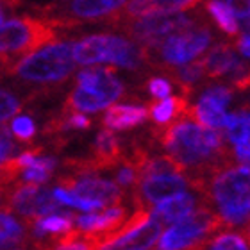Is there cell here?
<instances>
[{
	"mask_svg": "<svg viewBox=\"0 0 250 250\" xmlns=\"http://www.w3.org/2000/svg\"><path fill=\"white\" fill-rule=\"evenodd\" d=\"M152 134L170 156L186 170H191L189 179L204 181L214 170L232 165L230 150L224 145L222 134L193 120L189 111L167 127L152 129Z\"/></svg>",
	"mask_w": 250,
	"mask_h": 250,
	"instance_id": "1",
	"label": "cell"
},
{
	"mask_svg": "<svg viewBox=\"0 0 250 250\" xmlns=\"http://www.w3.org/2000/svg\"><path fill=\"white\" fill-rule=\"evenodd\" d=\"M189 186L202 193L208 204L218 208L225 227H238L250 220V167L247 165L222 167Z\"/></svg>",
	"mask_w": 250,
	"mask_h": 250,
	"instance_id": "2",
	"label": "cell"
},
{
	"mask_svg": "<svg viewBox=\"0 0 250 250\" xmlns=\"http://www.w3.org/2000/svg\"><path fill=\"white\" fill-rule=\"evenodd\" d=\"M75 70L73 43H52L38 52L13 61L7 73L36 84H58L66 81Z\"/></svg>",
	"mask_w": 250,
	"mask_h": 250,
	"instance_id": "3",
	"label": "cell"
},
{
	"mask_svg": "<svg viewBox=\"0 0 250 250\" xmlns=\"http://www.w3.org/2000/svg\"><path fill=\"white\" fill-rule=\"evenodd\" d=\"M211 40L213 36H211L209 25L198 20L195 25L168 36L156 47H143L145 62H150L161 70L179 66L198 58L209 47Z\"/></svg>",
	"mask_w": 250,
	"mask_h": 250,
	"instance_id": "4",
	"label": "cell"
},
{
	"mask_svg": "<svg viewBox=\"0 0 250 250\" xmlns=\"http://www.w3.org/2000/svg\"><path fill=\"white\" fill-rule=\"evenodd\" d=\"M73 59L79 64H99V62H113L118 66L136 68L145 62L143 47H138L129 40L111 34H95L73 43Z\"/></svg>",
	"mask_w": 250,
	"mask_h": 250,
	"instance_id": "5",
	"label": "cell"
},
{
	"mask_svg": "<svg viewBox=\"0 0 250 250\" xmlns=\"http://www.w3.org/2000/svg\"><path fill=\"white\" fill-rule=\"evenodd\" d=\"M225 224L220 213H214L208 202L193 209L183 220H179L165 230L157 240V249H202L208 243L209 236L224 229Z\"/></svg>",
	"mask_w": 250,
	"mask_h": 250,
	"instance_id": "6",
	"label": "cell"
},
{
	"mask_svg": "<svg viewBox=\"0 0 250 250\" xmlns=\"http://www.w3.org/2000/svg\"><path fill=\"white\" fill-rule=\"evenodd\" d=\"M56 40L58 31L50 20L15 18L0 23V54L13 59L29 56Z\"/></svg>",
	"mask_w": 250,
	"mask_h": 250,
	"instance_id": "7",
	"label": "cell"
},
{
	"mask_svg": "<svg viewBox=\"0 0 250 250\" xmlns=\"http://www.w3.org/2000/svg\"><path fill=\"white\" fill-rule=\"evenodd\" d=\"M197 21V18L170 13V15H148L120 20L115 25L120 27L125 34H129L141 47H156L161 42H165L168 36L195 25Z\"/></svg>",
	"mask_w": 250,
	"mask_h": 250,
	"instance_id": "8",
	"label": "cell"
},
{
	"mask_svg": "<svg viewBox=\"0 0 250 250\" xmlns=\"http://www.w3.org/2000/svg\"><path fill=\"white\" fill-rule=\"evenodd\" d=\"M9 209L20 214L27 224V229L45 214L61 211L59 200L54 197L52 191L42 188L38 183H27V181L25 184H15L11 191Z\"/></svg>",
	"mask_w": 250,
	"mask_h": 250,
	"instance_id": "9",
	"label": "cell"
},
{
	"mask_svg": "<svg viewBox=\"0 0 250 250\" xmlns=\"http://www.w3.org/2000/svg\"><path fill=\"white\" fill-rule=\"evenodd\" d=\"M58 184L79 193L84 198L104 204V208L120 206L122 198H124L122 188L118 184L104 181V179L97 177L95 173H64L62 177H59Z\"/></svg>",
	"mask_w": 250,
	"mask_h": 250,
	"instance_id": "10",
	"label": "cell"
},
{
	"mask_svg": "<svg viewBox=\"0 0 250 250\" xmlns=\"http://www.w3.org/2000/svg\"><path fill=\"white\" fill-rule=\"evenodd\" d=\"M189 179L183 173H167V175H154V177L141 179L134 188V204L136 208H145L152 204H159L167 198L186 191Z\"/></svg>",
	"mask_w": 250,
	"mask_h": 250,
	"instance_id": "11",
	"label": "cell"
},
{
	"mask_svg": "<svg viewBox=\"0 0 250 250\" xmlns=\"http://www.w3.org/2000/svg\"><path fill=\"white\" fill-rule=\"evenodd\" d=\"M200 2L202 0H129L118 13L109 16V23L148 15H170V13L188 11Z\"/></svg>",
	"mask_w": 250,
	"mask_h": 250,
	"instance_id": "12",
	"label": "cell"
},
{
	"mask_svg": "<svg viewBox=\"0 0 250 250\" xmlns=\"http://www.w3.org/2000/svg\"><path fill=\"white\" fill-rule=\"evenodd\" d=\"M129 0H72L66 7V16H62L56 25H75L79 21H95L104 16H111L127 4Z\"/></svg>",
	"mask_w": 250,
	"mask_h": 250,
	"instance_id": "13",
	"label": "cell"
},
{
	"mask_svg": "<svg viewBox=\"0 0 250 250\" xmlns=\"http://www.w3.org/2000/svg\"><path fill=\"white\" fill-rule=\"evenodd\" d=\"M115 73V68H89V70L79 72L77 84L84 88L95 89L107 97L111 102H115L124 95V86Z\"/></svg>",
	"mask_w": 250,
	"mask_h": 250,
	"instance_id": "14",
	"label": "cell"
},
{
	"mask_svg": "<svg viewBox=\"0 0 250 250\" xmlns=\"http://www.w3.org/2000/svg\"><path fill=\"white\" fill-rule=\"evenodd\" d=\"M197 198L189 193H181L172 198H167L156 206L152 216L159 220L163 225H173L175 222L183 220L186 214H189L193 209H197Z\"/></svg>",
	"mask_w": 250,
	"mask_h": 250,
	"instance_id": "15",
	"label": "cell"
},
{
	"mask_svg": "<svg viewBox=\"0 0 250 250\" xmlns=\"http://www.w3.org/2000/svg\"><path fill=\"white\" fill-rule=\"evenodd\" d=\"M146 118H148V109L141 107V105L113 104L104 115L102 122L111 130H125L143 124Z\"/></svg>",
	"mask_w": 250,
	"mask_h": 250,
	"instance_id": "16",
	"label": "cell"
},
{
	"mask_svg": "<svg viewBox=\"0 0 250 250\" xmlns=\"http://www.w3.org/2000/svg\"><path fill=\"white\" fill-rule=\"evenodd\" d=\"M165 225L152 216L143 227L130 232L129 236H124L115 243H111L109 249H152L156 247L157 240L161 238V230Z\"/></svg>",
	"mask_w": 250,
	"mask_h": 250,
	"instance_id": "17",
	"label": "cell"
},
{
	"mask_svg": "<svg viewBox=\"0 0 250 250\" xmlns=\"http://www.w3.org/2000/svg\"><path fill=\"white\" fill-rule=\"evenodd\" d=\"M191 105L188 104L184 97H172V99H161V102H154L148 107V118L156 127H167L175 120L188 115Z\"/></svg>",
	"mask_w": 250,
	"mask_h": 250,
	"instance_id": "18",
	"label": "cell"
},
{
	"mask_svg": "<svg viewBox=\"0 0 250 250\" xmlns=\"http://www.w3.org/2000/svg\"><path fill=\"white\" fill-rule=\"evenodd\" d=\"M236 59L234 50L229 43H220L216 47H213L206 56L202 58L204 64V72L208 77H222L225 73H230L232 68L236 66Z\"/></svg>",
	"mask_w": 250,
	"mask_h": 250,
	"instance_id": "19",
	"label": "cell"
},
{
	"mask_svg": "<svg viewBox=\"0 0 250 250\" xmlns=\"http://www.w3.org/2000/svg\"><path fill=\"white\" fill-rule=\"evenodd\" d=\"M109 104L111 100L99 91L84 88V86H77L73 91H70L62 109L79 111V113H97V111L107 107Z\"/></svg>",
	"mask_w": 250,
	"mask_h": 250,
	"instance_id": "20",
	"label": "cell"
},
{
	"mask_svg": "<svg viewBox=\"0 0 250 250\" xmlns=\"http://www.w3.org/2000/svg\"><path fill=\"white\" fill-rule=\"evenodd\" d=\"M165 72L173 79V83L177 84L181 91L184 95H189L193 91V86L200 81V79L206 75L204 72V64H202V59H197V61H191V62H184V64H179L177 66H170L167 68Z\"/></svg>",
	"mask_w": 250,
	"mask_h": 250,
	"instance_id": "21",
	"label": "cell"
},
{
	"mask_svg": "<svg viewBox=\"0 0 250 250\" xmlns=\"http://www.w3.org/2000/svg\"><path fill=\"white\" fill-rule=\"evenodd\" d=\"M29 234V232H27ZM25 229L9 214L0 211V249H21L27 245Z\"/></svg>",
	"mask_w": 250,
	"mask_h": 250,
	"instance_id": "22",
	"label": "cell"
},
{
	"mask_svg": "<svg viewBox=\"0 0 250 250\" xmlns=\"http://www.w3.org/2000/svg\"><path fill=\"white\" fill-rule=\"evenodd\" d=\"M189 116L193 120H197L198 124L211 127V129H225L227 120H229V115L225 113L224 107H218V105L206 102L202 99L197 105L189 107Z\"/></svg>",
	"mask_w": 250,
	"mask_h": 250,
	"instance_id": "23",
	"label": "cell"
},
{
	"mask_svg": "<svg viewBox=\"0 0 250 250\" xmlns=\"http://www.w3.org/2000/svg\"><path fill=\"white\" fill-rule=\"evenodd\" d=\"M206 7H208L209 15L213 16L214 21L218 23V27L222 31L230 34V36L238 34V20H236L234 11L230 9L229 4L220 2V0H209L208 4H206Z\"/></svg>",
	"mask_w": 250,
	"mask_h": 250,
	"instance_id": "24",
	"label": "cell"
},
{
	"mask_svg": "<svg viewBox=\"0 0 250 250\" xmlns=\"http://www.w3.org/2000/svg\"><path fill=\"white\" fill-rule=\"evenodd\" d=\"M227 136L234 145H243L250 143V115L249 113H234L229 115L227 120Z\"/></svg>",
	"mask_w": 250,
	"mask_h": 250,
	"instance_id": "25",
	"label": "cell"
},
{
	"mask_svg": "<svg viewBox=\"0 0 250 250\" xmlns=\"http://www.w3.org/2000/svg\"><path fill=\"white\" fill-rule=\"evenodd\" d=\"M54 168H56V159L54 157H38L36 161L29 165V167L23 170V179H25L27 183H38L42 184L45 181L50 179L52 175Z\"/></svg>",
	"mask_w": 250,
	"mask_h": 250,
	"instance_id": "26",
	"label": "cell"
},
{
	"mask_svg": "<svg viewBox=\"0 0 250 250\" xmlns=\"http://www.w3.org/2000/svg\"><path fill=\"white\" fill-rule=\"evenodd\" d=\"M206 247L209 249H220V250H232V249H249V240L245 236L240 234H232V232H224V234H218L214 238H209Z\"/></svg>",
	"mask_w": 250,
	"mask_h": 250,
	"instance_id": "27",
	"label": "cell"
},
{
	"mask_svg": "<svg viewBox=\"0 0 250 250\" xmlns=\"http://www.w3.org/2000/svg\"><path fill=\"white\" fill-rule=\"evenodd\" d=\"M11 130L20 143H29L36 134V125H34L31 116H18L11 124Z\"/></svg>",
	"mask_w": 250,
	"mask_h": 250,
	"instance_id": "28",
	"label": "cell"
},
{
	"mask_svg": "<svg viewBox=\"0 0 250 250\" xmlns=\"http://www.w3.org/2000/svg\"><path fill=\"white\" fill-rule=\"evenodd\" d=\"M21 109V102L16 99L15 95L9 91L0 89V122L9 120L11 116H15Z\"/></svg>",
	"mask_w": 250,
	"mask_h": 250,
	"instance_id": "29",
	"label": "cell"
},
{
	"mask_svg": "<svg viewBox=\"0 0 250 250\" xmlns=\"http://www.w3.org/2000/svg\"><path fill=\"white\" fill-rule=\"evenodd\" d=\"M230 97H232V91L229 88H224V86H214V88H209L206 93L202 95V100L206 102H211V104L218 105V107H224L229 104Z\"/></svg>",
	"mask_w": 250,
	"mask_h": 250,
	"instance_id": "30",
	"label": "cell"
},
{
	"mask_svg": "<svg viewBox=\"0 0 250 250\" xmlns=\"http://www.w3.org/2000/svg\"><path fill=\"white\" fill-rule=\"evenodd\" d=\"M227 4L234 11L236 18L243 23V27L250 31V0H227Z\"/></svg>",
	"mask_w": 250,
	"mask_h": 250,
	"instance_id": "31",
	"label": "cell"
},
{
	"mask_svg": "<svg viewBox=\"0 0 250 250\" xmlns=\"http://www.w3.org/2000/svg\"><path fill=\"white\" fill-rule=\"evenodd\" d=\"M146 88H148V91H150L156 99H167V97H170V93H172V84L161 77L150 79L148 84H146Z\"/></svg>",
	"mask_w": 250,
	"mask_h": 250,
	"instance_id": "32",
	"label": "cell"
},
{
	"mask_svg": "<svg viewBox=\"0 0 250 250\" xmlns=\"http://www.w3.org/2000/svg\"><path fill=\"white\" fill-rule=\"evenodd\" d=\"M16 150V145L13 141V136H7V138H0V163L7 159V157Z\"/></svg>",
	"mask_w": 250,
	"mask_h": 250,
	"instance_id": "33",
	"label": "cell"
},
{
	"mask_svg": "<svg viewBox=\"0 0 250 250\" xmlns=\"http://www.w3.org/2000/svg\"><path fill=\"white\" fill-rule=\"evenodd\" d=\"M236 156L240 161H250V143L236 145Z\"/></svg>",
	"mask_w": 250,
	"mask_h": 250,
	"instance_id": "34",
	"label": "cell"
},
{
	"mask_svg": "<svg viewBox=\"0 0 250 250\" xmlns=\"http://www.w3.org/2000/svg\"><path fill=\"white\" fill-rule=\"evenodd\" d=\"M236 45H238V48L241 50V54H243V56L250 58V34H247V36L240 38Z\"/></svg>",
	"mask_w": 250,
	"mask_h": 250,
	"instance_id": "35",
	"label": "cell"
},
{
	"mask_svg": "<svg viewBox=\"0 0 250 250\" xmlns=\"http://www.w3.org/2000/svg\"><path fill=\"white\" fill-rule=\"evenodd\" d=\"M11 127L5 122H0V138H7V136H11Z\"/></svg>",
	"mask_w": 250,
	"mask_h": 250,
	"instance_id": "36",
	"label": "cell"
},
{
	"mask_svg": "<svg viewBox=\"0 0 250 250\" xmlns=\"http://www.w3.org/2000/svg\"><path fill=\"white\" fill-rule=\"evenodd\" d=\"M245 238L249 240V245H250V224H249V227H247V230H245Z\"/></svg>",
	"mask_w": 250,
	"mask_h": 250,
	"instance_id": "37",
	"label": "cell"
},
{
	"mask_svg": "<svg viewBox=\"0 0 250 250\" xmlns=\"http://www.w3.org/2000/svg\"><path fill=\"white\" fill-rule=\"evenodd\" d=\"M4 21V15H2V9H0V23Z\"/></svg>",
	"mask_w": 250,
	"mask_h": 250,
	"instance_id": "38",
	"label": "cell"
}]
</instances>
